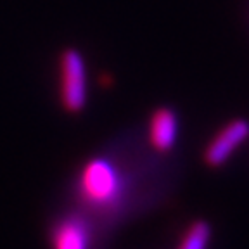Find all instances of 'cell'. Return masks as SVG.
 <instances>
[{
  "instance_id": "cell-3",
  "label": "cell",
  "mask_w": 249,
  "mask_h": 249,
  "mask_svg": "<svg viewBox=\"0 0 249 249\" xmlns=\"http://www.w3.org/2000/svg\"><path fill=\"white\" fill-rule=\"evenodd\" d=\"M59 101L70 114L82 113L89 101L87 62L82 52L73 47L59 54Z\"/></svg>"
},
{
  "instance_id": "cell-4",
  "label": "cell",
  "mask_w": 249,
  "mask_h": 249,
  "mask_svg": "<svg viewBox=\"0 0 249 249\" xmlns=\"http://www.w3.org/2000/svg\"><path fill=\"white\" fill-rule=\"evenodd\" d=\"M99 227L83 211L74 210L59 216L51 227V249H95Z\"/></svg>"
},
{
  "instance_id": "cell-7",
  "label": "cell",
  "mask_w": 249,
  "mask_h": 249,
  "mask_svg": "<svg viewBox=\"0 0 249 249\" xmlns=\"http://www.w3.org/2000/svg\"><path fill=\"white\" fill-rule=\"evenodd\" d=\"M248 24H249V0H248Z\"/></svg>"
},
{
  "instance_id": "cell-2",
  "label": "cell",
  "mask_w": 249,
  "mask_h": 249,
  "mask_svg": "<svg viewBox=\"0 0 249 249\" xmlns=\"http://www.w3.org/2000/svg\"><path fill=\"white\" fill-rule=\"evenodd\" d=\"M249 142V120L233 116L218 124L204 140L201 149L202 164L210 170H222Z\"/></svg>"
},
{
  "instance_id": "cell-1",
  "label": "cell",
  "mask_w": 249,
  "mask_h": 249,
  "mask_svg": "<svg viewBox=\"0 0 249 249\" xmlns=\"http://www.w3.org/2000/svg\"><path fill=\"white\" fill-rule=\"evenodd\" d=\"M178 178L173 156L154 152L144 132H126L80 166L73 183L78 210L101 230L151 210L171 194Z\"/></svg>"
},
{
  "instance_id": "cell-5",
  "label": "cell",
  "mask_w": 249,
  "mask_h": 249,
  "mask_svg": "<svg viewBox=\"0 0 249 249\" xmlns=\"http://www.w3.org/2000/svg\"><path fill=\"white\" fill-rule=\"evenodd\" d=\"M142 132L152 151L163 156H173L182 133V120L177 107L171 104L156 106L149 113Z\"/></svg>"
},
{
  "instance_id": "cell-6",
  "label": "cell",
  "mask_w": 249,
  "mask_h": 249,
  "mask_svg": "<svg viewBox=\"0 0 249 249\" xmlns=\"http://www.w3.org/2000/svg\"><path fill=\"white\" fill-rule=\"evenodd\" d=\"M213 230L206 220H192L182 230L175 249H210Z\"/></svg>"
}]
</instances>
